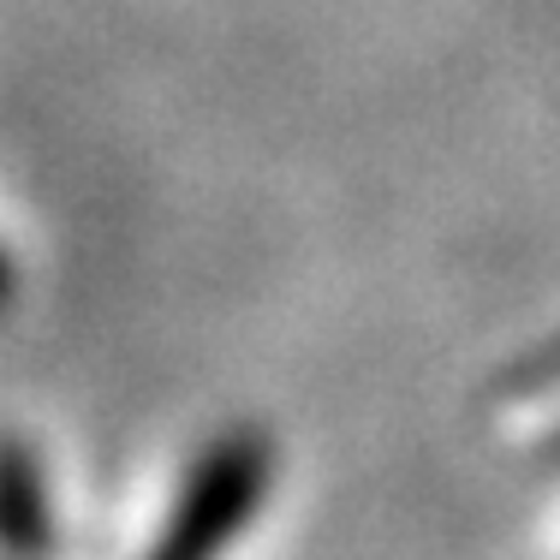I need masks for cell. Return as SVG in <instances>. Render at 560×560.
Listing matches in <instances>:
<instances>
[{
	"instance_id": "277c9868",
	"label": "cell",
	"mask_w": 560,
	"mask_h": 560,
	"mask_svg": "<svg viewBox=\"0 0 560 560\" xmlns=\"http://www.w3.org/2000/svg\"><path fill=\"white\" fill-rule=\"evenodd\" d=\"M542 459H549V465H560V430L549 435V442H542Z\"/></svg>"
},
{
	"instance_id": "6da1fadb",
	"label": "cell",
	"mask_w": 560,
	"mask_h": 560,
	"mask_svg": "<svg viewBox=\"0 0 560 560\" xmlns=\"http://www.w3.org/2000/svg\"><path fill=\"white\" fill-rule=\"evenodd\" d=\"M269 471L275 453L257 430H226L221 442H209L143 560H221L226 542L257 518L269 495Z\"/></svg>"
},
{
	"instance_id": "7a4b0ae2",
	"label": "cell",
	"mask_w": 560,
	"mask_h": 560,
	"mask_svg": "<svg viewBox=\"0 0 560 560\" xmlns=\"http://www.w3.org/2000/svg\"><path fill=\"white\" fill-rule=\"evenodd\" d=\"M7 542H12V560L55 555V513H48L43 483H36L31 447H12L7 459Z\"/></svg>"
},
{
	"instance_id": "3957f363",
	"label": "cell",
	"mask_w": 560,
	"mask_h": 560,
	"mask_svg": "<svg viewBox=\"0 0 560 560\" xmlns=\"http://www.w3.org/2000/svg\"><path fill=\"white\" fill-rule=\"evenodd\" d=\"M506 394H542V388H560V340H549L542 352H530L525 364H513V376L501 382Z\"/></svg>"
}]
</instances>
